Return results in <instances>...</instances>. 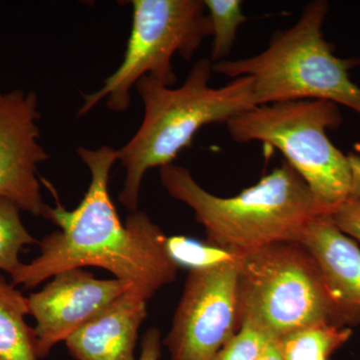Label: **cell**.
I'll use <instances>...</instances> for the list:
<instances>
[{
  "mask_svg": "<svg viewBox=\"0 0 360 360\" xmlns=\"http://www.w3.org/2000/svg\"><path fill=\"white\" fill-rule=\"evenodd\" d=\"M132 25L122 65L104 80L103 87L84 94L82 116L106 99L110 110H129L131 89L142 77L172 87L176 75L172 58L191 60L212 25L202 0H134Z\"/></svg>",
  "mask_w": 360,
  "mask_h": 360,
  "instance_id": "52a82bcc",
  "label": "cell"
},
{
  "mask_svg": "<svg viewBox=\"0 0 360 360\" xmlns=\"http://www.w3.org/2000/svg\"><path fill=\"white\" fill-rule=\"evenodd\" d=\"M167 250L179 267L184 265L191 270L217 266L233 262L238 257V253L208 243H198L186 236L167 238Z\"/></svg>",
  "mask_w": 360,
  "mask_h": 360,
  "instance_id": "e0dca14e",
  "label": "cell"
},
{
  "mask_svg": "<svg viewBox=\"0 0 360 360\" xmlns=\"http://www.w3.org/2000/svg\"><path fill=\"white\" fill-rule=\"evenodd\" d=\"M300 243L314 258L336 302L360 326V248L336 226L331 214L312 220Z\"/></svg>",
  "mask_w": 360,
  "mask_h": 360,
  "instance_id": "7c38bea8",
  "label": "cell"
},
{
  "mask_svg": "<svg viewBox=\"0 0 360 360\" xmlns=\"http://www.w3.org/2000/svg\"><path fill=\"white\" fill-rule=\"evenodd\" d=\"M144 296L131 288L65 340L77 360H137L139 330L148 316Z\"/></svg>",
  "mask_w": 360,
  "mask_h": 360,
  "instance_id": "8fae6325",
  "label": "cell"
},
{
  "mask_svg": "<svg viewBox=\"0 0 360 360\" xmlns=\"http://www.w3.org/2000/svg\"><path fill=\"white\" fill-rule=\"evenodd\" d=\"M329 11L323 0L310 2L295 25L277 32L252 58L213 63V72L234 79L253 78L257 106L297 101H326L360 115V87L350 79L357 58H338L322 27Z\"/></svg>",
  "mask_w": 360,
  "mask_h": 360,
  "instance_id": "277c9868",
  "label": "cell"
},
{
  "mask_svg": "<svg viewBox=\"0 0 360 360\" xmlns=\"http://www.w3.org/2000/svg\"><path fill=\"white\" fill-rule=\"evenodd\" d=\"M129 283L120 279H98L84 269L65 270L51 283L27 297L30 314L39 359H46L52 348L101 314Z\"/></svg>",
  "mask_w": 360,
  "mask_h": 360,
  "instance_id": "30bf717a",
  "label": "cell"
},
{
  "mask_svg": "<svg viewBox=\"0 0 360 360\" xmlns=\"http://www.w3.org/2000/svg\"><path fill=\"white\" fill-rule=\"evenodd\" d=\"M238 303L240 328H257L272 340L314 324L356 326L300 243H272L238 253Z\"/></svg>",
  "mask_w": 360,
  "mask_h": 360,
  "instance_id": "5b68a950",
  "label": "cell"
},
{
  "mask_svg": "<svg viewBox=\"0 0 360 360\" xmlns=\"http://www.w3.org/2000/svg\"><path fill=\"white\" fill-rule=\"evenodd\" d=\"M212 25V51L210 60L220 63L231 53L239 26L248 21L239 0H205Z\"/></svg>",
  "mask_w": 360,
  "mask_h": 360,
  "instance_id": "9a60e30c",
  "label": "cell"
},
{
  "mask_svg": "<svg viewBox=\"0 0 360 360\" xmlns=\"http://www.w3.org/2000/svg\"><path fill=\"white\" fill-rule=\"evenodd\" d=\"M341 122L338 104L297 101L255 106L226 125L238 143L259 141L278 149L315 198L333 212L349 198L352 184L348 156L326 134Z\"/></svg>",
  "mask_w": 360,
  "mask_h": 360,
  "instance_id": "8992f818",
  "label": "cell"
},
{
  "mask_svg": "<svg viewBox=\"0 0 360 360\" xmlns=\"http://www.w3.org/2000/svg\"><path fill=\"white\" fill-rule=\"evenodd\" d=\"M161 333L158 328L148 329L141 342V352L137 360H160L161 357Z\"/></svg>",
  "mask_w": 360,
  "mask_h": 360,
  "instance_id": "ffe728a7",
  "label": "cell"
},
{
  "mask_svg": "<svg viewBox=\"0 0 360 360\" xmlns=\"http://www.w3.org/2000/svg\"><path fill=\"white\" fill-rule=\"evenodd\" d=\"M77 153L91 176L86 193L72 210L56 198L49 220L59 229L39 241V257L21 264L11 274V283L33 288L65 270L96 266L149 300L179 274L167 236L146 212H130L124 224L118 217L108 191L117 149L80 146Z\"/></svg>",
  "mask_w": 360,
  "mask_h": 360,
  "instance_id": "6da1fadb",
  "label": "cell"
},
{
  "mask_svg": "<svg viewBox=\"0 0 360 360\" xmlns=\"http://www.w3.org/2000/svg\"><path fill=\"white\" fill-rule=\"evenodd\" d=\"M160 176L167 193L193 210L196 221L205 227L206 243L232 252L300 243L312 220L333 213L285 160L231 198L208 193L187 168L174 163L160 167Z\"/></svg>",
  "mask_w": 360,
  "mask_h": 360,
  "instance_id": "3957f363",
  "label": "cell"
},
{
  "mask_svg": "<svg viewBox=\"0 0 360 360\" xmlns=\"http://www.w3.org/2000/svg\"><path fill=\"white\" fill-rule=\"evenodd\" d=\"M39 118L37 92L0 90V198L49 220L51 206L42 200L37 170L49 158L39 141Z\"/></svg>",
  "mask_w": 360,
  "mask_h": 360,
  "instance_id": "9c48e42d",
  "label": "cell"
},
{
  "mask_svg": "<svg viewBox=\"0 0 360 360\" xmlns=\"http://www.w3.org/2000/svg\"><path fill=\"white\" fill-rule=\"evenodd\" d=\"M352 336L350 328L322 323L296 329L274 341L283 360H330Z\"/></svg>",
  "mask_w": 360,
  "mask_h": 360,
  "instance_id": "5bb4252c",
  "label": "cell"
},
{
  "mask_svg": "<svg viewBox=\"0 0 360 360\" xmlns=\"http://www.w3.org/2000/svg\"><path fill=\"white\" fill-rule=\"evenodd\" d=\"M20 212L13 201L0 198V270L9 276L22 264L21 250L37 243L21 221Z\"/></svg>",
  "mask_w": 360,
  "mask_h": 360,
  "instance_id": "2e32d148",
  "label": "cell"
},
{
  "mask_svg": "<svg viewBox=\"0 0 360 360\" xmlns=\"http://www.w3.org/2000/svg\"><path fill=\"white\" fill-rule=\"evenodd\" d=\"M239 329L238 257L217 266L189 270L162 345L172 360H212Z\"/></svg>",
  "mask_w": 360,
  "mask_h": 360,
  "instance_id": "ba28073f",
  "label": "cell"
},
{
  "mask_svg": "<svg viewBox=\"0 0 360 360\" xmlns=\"http://www.w3.org/2000/svg\"><path fill=\"white\" fill-rule=\"evenodd\" d=\"M212 72V61L203 58L194 63L176 89L148 75L135 85L143 104V120L132 139L117 149L118 161L125 169L118 198L130 212L137 210L142 180L149 169L174 163L202 127L226 124L257 106L252 77L234 78L214 89L210 86Z\"/></svg>",
  "mask_w": 360,
  "mask_h": 360,
  "instance_id": "7a4b0ae2",
  "label": "cell"
},
{
  "mask_svg": "<svg viewBox=\"0 0 360 360\" xmlns=\"http://www.w3.org/2000/svg\"><path fill=\"white\" fill-rule=\"evenodd\" d=\"M331 219L343 233L360 241V200L348 198L333 210Z\"/></svg>",
  "mask_w": 360,
  "mask_h": 360,
  "instance_id": "d6986e66",
  "label": "cell"
},
{
  "mask_svg": "<svg viewBox=\"0 0 360 360\" xmlns=\"http://www.w3.org/2000/svg\"><path fill=\"white\" fill-rule=\"evenodd\" d=\"M272 341L262 331L243 326L212 360H259Z\"/></svg>",
  "mask_w": 360,
  "mask_h": 360,
  "instance_id": "ac0fdd59",
  "label": "cell"
},
{
  "mask_svg": "<svg viewBox=\"0 0 360 360\" xmlns=\"http://www.w3.org/2000/svg\"><path fill=\"white\" fill-rule=\"evenodd\" d=\"M259 360H283L278 348L276 347V341L274 340L270 343Z\"/></svg>",
  "mask_w": 360,
  "mask_h": 360,
  "instance_id": "7402d4cb",
  "label": "cell"
},
{
  "mask_svg": "<svg viewBox=\"0 0 360 360\" xmlns=\"http://www.w3.org/2000/svg\"><path fill=\"white\" fill-rule=\"evenodd\" d=\"M27 297L0 274V360H39Z\"/></svg>",
  "mask_w": 360,
  "mask_h": 360,
  "instance_id": "4fadbf2b",
  "label": "cell"
},
{
  "mask_svg": "<svg viewBox=\"0 0 360 360\" xmlns=\"http://www.w3.org/2000/svg\"><path fill=\"white\" fill-rule=\"evenodd\" d=\"M347 156L352 175V191H350L349 198L360 200V155H349Z\"/></svg>",
  "mask_w": 360,
  "mask_h": 360,
  "instance_id": "44dd1931",
  "label": "cell"
}]
</instances>
